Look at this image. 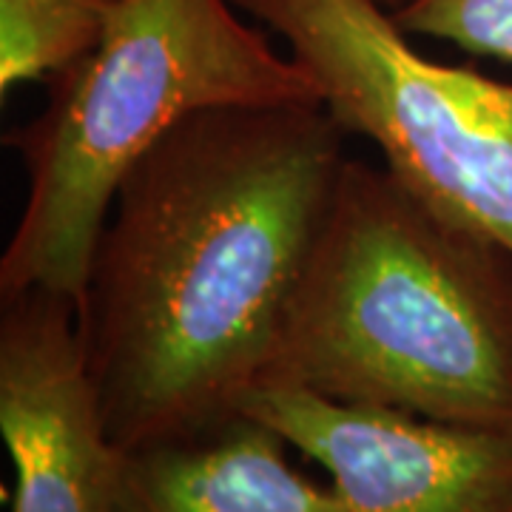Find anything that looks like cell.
Listing matches in <instances>:
<instances>
[{
    "mask_svg": "<svg viewBox=\"0 0 512 512\" xmlns=\"http://www.w3.org/2000/svg\"><path fill=\"white\" fill-rule=\"evenodd\" d=\"M322 103L200 111L131 165L77 302L120 453L205 436L265 379L348 163Z\"/></svg>",
    "mask_w": 512,
    "mask_h": 512,
    "instance_id": "6da1fadb",
    "label": "cell"
},
{
    "mask_svg": "<svg viewBox=\"0 0 512 512\" xmlns=\"http://www.w3.org/2000/svg\"><path fill=\"white\" fill-rule=\"evenodd\" d=\"M259 387L512 430V251L348 157Z\"/></svg>",
    "mask_w": 512,
    "mask_h": 512,
    "instance_id": "7a4b0ae2",
    "label": "cell"
},
{
    "mask_svg": "<svg viewBox=\"0 0 512 512\" xmlns=\"http://www.w3.org/2000/svg\"><path fill=\"white\" fill-rule=\"evenodd\" d=\"M46 89V106L3 137L26 202L0 256V296L43 288L80 302L117 185L188 117L322 103L231 0H123L100 43Z\"/></svg>",
    "mask_w": 512,
    "mask_h": 512,
    "instance_id": "3957f363",
    "label": "cell"
},
{
    "mask_svg": "<svg viewBox=\"0 0 512 512\" xmlns=\"http://www.w3.org/2000/svg\"><path fill=\"white\" fill-rule=\"evenodd\" d=\"M279 35L348 134L439 214L512 251V83L410 46L376 0H231Z\"/></svg>",
    "mask_w": 512,
    "mask_h": 512,
    "instance_id": "277c9868",
    "label": "cell"
},
{
    "mask_svg": "<svg viewBox=\"0 0 512 512\" xmlns=\"http://www.w3.org/2000/svg\"><path fill=\"white\" fill-rule=\"evenodd\" d=\"M242 413L325 467L348 512H512V430L339 404L299 387H256Z\"/></svg>",
    "mask_w": 512,
    "mask_h": 512,
    "instance_id": "5b68a950",
    "label": "cell"
},
{
    "mask_svg": "<svg viewBox=\"0 0 512 512\" xmlns=\"http://www.w3.org/2000/svg\"><path fill=\"white\" fill-rule=\"evenodd\" d=\"M0 436L15 470L12 512H117L120 450L66 293L0 296Z\"/></svg>",
    "mask_w": 512,
    "mask_h": 512,
    "instance_id": "8992f818",
    "label": "cell"
},
{
    "mask_svg": "<svg viewBox=\"0 0 512 512\" xmlns=\"http://www.w3.org/2000/svg\"><path fill=\"white\" fill-rule=\"evenodd\" d=\"M288 447L271 424L239 413L197 439L120 453L117 512H348Z\"/></svg>",
    "mask_w": 512,
    "mask_h": 512,
    "instance_id": "52a82bcc",
    "label": "cell"
},
{
    "mask_svg": "<svg viewBox=\"0 0 512 512\" xmlns=\"http://www.w3.org/2000/svg\"><path fill=\"white\" fill-rule=\"evenodd\" d=\"M123 0H0V94L49 83L92 52Z\"/></svg>",
    "mask_w": 512,
    "mask_h": 512,
    "instance_id": "ba28073f",
    "label": "cell"
},
{
    "mask_svg": "<svg viewBox=\"0 0 512 512\" xmlns=\"http://www.w3.org/2000/svg\"><path fill=\"white\" fill-rule=\"evenodd\" d=\"M393 18L407 35L447 40L512 66V0H413Z\"/></svg>",
    "mask_w": 512,
    "mask_h": 512,
    "instance_id": "9c48e42d",
    "label": "cell"
},
{
    "mask_svg": "<svg viewBox=\"0 0 512 512\" xmlns=\"http://www.w3.org/2000/svg\"><path fill=\"white\" fill-rule=\"evenodd\" d=\"M376 3H382L387 12H393V15H396L399 9H404V6H407V3H413V0H376Z\"/></svg>",
    "mask_w": 512,
    "mask_h": 512,
    "instance_id": "30bf717a",
    "label": "cell"
}]
</instances>
